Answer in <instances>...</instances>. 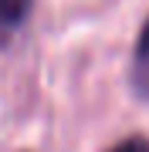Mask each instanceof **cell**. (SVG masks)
<instances>
[{"label":"cell","instance_id":"6da1fadb","mask_svg":"<svg viewBox=\"0 0 149 152\" xmlns=\"http://www.w3.org/2000/svg\"><path fill=\"white\" fill-rule=\"evenodd\" d=\"M129 81H132V91L149 102V20L142 24V31L136 37L132 64H129Z\"/></svg>","mask_w":149,"mask_h":152},{"label":"cell","instance_id":"7a4b0ae2","mask_svg":"<svg viewBox=\"0 0 149 152\" xmlns=\"http://www.w3.org/2000/svg\"><path fill=\"white\" fill-rule=\"evenodd\" d=\"M34 0H0V44H7L31 17Z\"/></svg>","mask_w":149,"mask_h":152},{"label":"cell","instance_id":"3957f363","mask_svg":"<svg viewBox=\"0 0 149 152\" xmlns=\"http://www.w3.org/2000/svg\"><path fill=\"white\" fill-rule=\"evenodd\" d=\"M109 152H149V139H142V135H132V139H122L119 145H112Z\"/></svg>","mask_w":149,"mask_h":152}]
</instances>
